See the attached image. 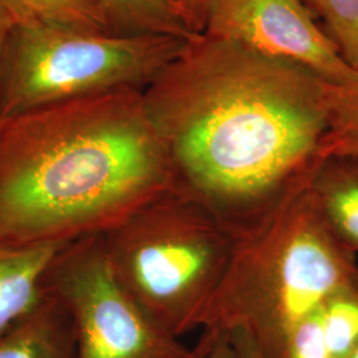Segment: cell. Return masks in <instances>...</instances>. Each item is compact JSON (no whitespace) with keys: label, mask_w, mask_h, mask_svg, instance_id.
<instances>
[{"label":"cell","mask_w":358,"mask_h":358,"mask_svg":"<svg viewBox=\"0 0 358 358\" xmlns=\"http://www.w3.org/2000/svg\"><path fill=\"white\" fill-rule=\"evenodd\" d=\"M142 90H113L0 118V241L103 235L173 192Z\"/></svg>","instance_id":"cell-2"},{"label":"cell","mask_w":358,"mask_h":358,"mask_svg":"<svg viewBox=\"0 0 358 358\" xmlns=\"http://www.w3.org/2000/svg\"><path fill=\"white\" fill-rule=\"evenodd\" d=\"M44 291L71 313L75 358H186L192 350L158 327L117 280L103 235L63 245L47 269Z\"/></svg>","instance_id":"cell-6"},{"label":"cell","mask_w":358,"mask_h":358,"mask_svg":"<svg viewBox=\"0 0 358 358\" xmlns=\"http://www.w3.org/2000/svg\"><path fill=\"white\" fill-rule=\"evenodd\" d=\"M348 358H358V346L356 348V350L349 356Z\"/></svg>","instance_id":"cell-22"},{"label":"cell","mask_w":358,"mask_h":358,"mask_svg":"<svg viewBox=\"0 0 358 358\" xmlns=\"http://www.w3.org/2000/svg\"><path fill=\"white\" fill-rule=\"evenodd\" d=\"M117 280L174 337L201 328L238 238L205 207L169 192L103 234Z\"/></svg>","instance_id":"cell-4"},{"label":"cell","mask_w":358,"mask_h":358,"mask_svg":"<svg viewBox=\"0 0 358 358\" xmlns=\"http://www.w3.org/2000/svg\"><path fill=\"white\" fill-rule=\"evenodd\" d=\"M17 26L108 34L92 0H10Z\"/></svg>","instance_id":"cell-13"},{"label":"cell","mask_w":358,"mask_h":358,"mask_svg":"<svg viewBox=\"0 0 358 358\" xmlns=\"http://www.w3.org/2000/svg\"><path fill=\"white\" fill-rule=\"evenodd\" d=\"M174 1L178 3L179 7L189 16L192 24L196 27V29L202 32V19L210 0H174Z\"/></svg>","instance_id":"cell-20"},{"label":"cell","mask_w":358,"mask_h":358,"mask_svg":"<svg viewBox=\"0 0 358 358\" xmlns=\"http://www.w3.org/2000/svg\"><path fill=\"white\" fill-rule=\"evenodd\" d=\"M282 358H333L324 334L321 309L301 321L291 332Z\"/></svg>","instance_id":"cell-16"},{"label":"cell","mask_w":358,"mask_h":358,"mask_svg":"<svg viewBox=\"0 0 358 358\" xmlns=\"http://www.w3.org/2000/svg\"><path fill=\"white\" fill-rule=\"evenodd\" d=\"M92 1L106 32L113 36H165L192 41L202 35L174 0Z\"/></svg>","instance_id":"cell-11"},{"label":"cell","mask_w":358,"mask_h":358,"mask_svg":"<svg viewBox=\"0 0 358 358\" xmlns=\"http://www.w3.org/2000/svg\"><path fill=\"white\" fill-rule=\"evenodd\" d=\"M202 34L304 65L328 84L341 83L355 71L304 0H210Z\"/></svg>","instance_id":"cell-7"},{"label":"cell","mask_w":358,"mask_h":358,"mask_svg":"<svg viewBox=\"0 0 358 358\" xmlns=\"http://www.w3.org/2000/svg\"><path fill=\"white\" fill-rule=\"evenodd\" d=\"M17 19L15 16L10 0H0V72L8 41L13 36V29L17 27Z\"/></svg>","instance_id":"cell-17"},{"label":"cell","mask_w":358,"mask_h":358,"mask_svg":"<svg viewBox=\"0 0 358 358\" xmlns=\"http://www.w3.org/2000/svg\"><path fill=\"white\" fill-rule=\"evenodd\" d=\"M189 43L17 26L0 72V118L113 90H143Z\"/></svg>","instance_id":"cell-5"},{"label":"cell","mask_w":358,"mask_h":358,"mask_svg":"<svg viewBox=\"0 0 358 358\" xmlns=\"http://www.w3.org/2000/svg\"><path fill=\"white\" fill-rule=\"evenodd\" d=\"M174 192L241 238L306 192L328 130V83L304 65L201 35L142 90Z\"/></svg>","instance_id":"cell-1"},{"label":"cell","mask_w":358,"mask_h":358,"mask_svg":"<svg viewBox=\"0 0 358 358\" xmlns=\"http://www.w3.org/2000/svg\"><path fill=\"white\" fill-rule=\"evenodd\" d=\"M319 16L346 64L358 71V0H304Z\"/></svg>","instance_id":"cell-15"},{"label":"cell","mask_w":358,"mask_h":358,"mask_svg":"<svg viewBox=\"0 0 358 358\" xmlns=\"http://www.w3.org/2000/svg\"><path fill=\"white\" fill-rule=\"evenodd\" d=\"M356 282L352 252L333 235L308 187L260 227L238 238L201 328L244 331L264 358H282L294 328Z\"/></svg>","instance_id":"cell-3"},{"label":"cell","mask_w":358,"mask_h":358,"mask_svg":"<svg viewBox=\"0 0 358 358\" xmlns=\"http://www.w3.org/2000/svg\"><path fill=\"white\" fill-rule=\"evenodd\" d=\"M45 294L31 315L0 336V358H75L71 313L59 299Z\"/></svg>","instance_id":"cell-9"},{"label":"cell","mask_w":358,"mask_h":358,"mask_svg":"<svg viewBox=\"0 0 358 358\" xmlns=\"http://www.w3.org/2000/svg\"><path fill=\"white\" fill-rule=\"evenodd\" d=\"M309 190L333 235L348 251L358 252V159H322Z\"/></svg>","instance_id":"cell-10"},{"label":"cell","mask_w":358,"mask_h":358,"mask_svg":"<svg viewBox=\"0 0 358 358\" xmlns=\"http://www.w3.org/2000/svg\"><path fill=\"white\" fill-rule=\"evenodd\" d=\"M321 319L332 357H349L358 346V282L329 297Z\"/></svg>","instance_id":"cell-14"},{"label":"cell","mask_w":358,"mask_h":358,"mask_svg":"<svg viewBox=\"0 0 358 358\" xmlns=\"http://www.w3.org/2000/svg\"><path fill=\"white\" fill-rule=\"evenodd\" d=\"M214 336H215V331L203 329L199 340L196 341L195 345L192 346L189 356L186 358H205L206 353H207L208 348H210L213 340H214Z\"/></svg>","instance_id":"cell-21"},{"label":"cell","mask_w":358,"mask_h":358,"mask_svg":"<svg viewBox=\"0 0 358 358\" xmlns=\"http://www.w3.org/2000/svg\"><path fill=\"white\" fill-rule=\"evenodd\" d=\"M321 157L358 159V71L328 84V130Z\"/></svg>","instance_id":"cell-12"},{"label":"cell","mask_w":358,"mask_h":358,"mask_svg":"<svg viewBox=\"0 0 358 358\" xmlns=\"http://www.w3.org/2000/svg\"><path fill=\"white\" fill-rule=\"evenodd\" d=\"M205 358H238L229 333L215 331L214 340L208 348Z\"/></svg>","instance_id":"cell-19"},{"label":"cell","mask_w":358,"mask_h":358,"mask_svg":"<svg viewBox=\"0 0 358 358\" xmlns=\"http://www.w3.org/2000/svg\"><path fill=\"white\" fill-rule=\"evenodd\" d=\"M231 343L235 348L238 358H264L255 338L244 331H234L229 333Z\"/></svg>","instance_id":"cell-18"},{"label":"cell","mask_w":358,"mask_h":358,"mask_svg":"<svg viewBox=\"0 0 358 358\" xmlns=\"http://www.w3.org/2000/svg\"><path fill=\"white\" fill-rule=\"evenodd\" d=\"M63 245L19 247L0 241V336L24 320L45 299L44 278Z\"/></svg>","instance_id":"cell-8"}]
</instances>
